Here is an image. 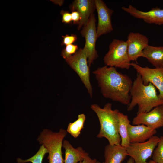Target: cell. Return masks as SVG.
I'll return each instance as SVG.
<instances>
[{
  "label": "cell",
  "instance_id": "obj_28",
  "mask_svg": "<svg viewBox=\"0 0 163 163\" xmlns=\"http://www.w3.org/2000/svg\"><path fill=\"white\" fill-rule=\"evenodd\" d=\"M126 163H135L134 159L130 157L129 159L127 161Z\"/></svg>",
  "mask_w": 163,
  "mask_h": 163
},
{
  "label": "cell",
  "instance_id": "obj_1",
  "mask_svg": "<svg viewBox=\"0 0 163 163\" xmlns=\"http://www.w3.org/2000/svg\"><path fill=\"white\" fill-rule=\"evenodd\" d=\"M103 96L106 98L128 105L133 82L128 75L118 72L116 68L107 66L92 72Z\"/></svg>",
  "mask_w": 163,
  "mask_h": 163
},
{
  "label": "cell",
  "instance_id": "obj_26",
  "mask_svg": "<svg viewBox=\"0 0 163 163\" xmlns=\"http://www.w3.org/2000/svg\"><path fill=\"white\" fill-rule=\"evenodd\" d=\"M71 14L73 24L78 25L81 19L80 14L77 11H73L71 13Z\"/></svg>",
  "mask_w": 163,
  "mask_h": 163
},
{
  "label": "cell",
  "instance_id": "obj_19",
  "mask_svg": "<svg viewBox=\"0 0 163 163\" xmlns=\"http://www.w3.org/2000/svg\"><path fill=\"white\" fill-rule=\"evenodd\" d=\"M118 118L119 133L121 140L120 145L126 148L130 143L128 130V126L130 122L127 115L120 112Z\"/></svg>",
  "mask_w": 163,
  "mask_h": 163
},
{
  "label": "cell",
  "instance_id": "obj_14",
  "mask_svg": "<svg viewBox=\"0 0 163 163\" xmlns=\"http://www.w3.org/2000/svg\"><path fill=\"white\" fill-rule=\"evenodd\" d=\"M72 11H77L81 19L77 29L79 30L88 22L96 9L95 0H75L69 6Z\"/></svg>",
  "mask_w": 163,
  "mask_h": 163
},
{
  "label": "cell",
  "instance_id": "obj_29",
  "mask_svg": "<svg viewBox=\"0 0 163 163\" xmlns=\"http://www.w3.org/2000/svg\"><path fill=\"white\" fill-rule=\"evenodd\" d=\"M146 163H157L155 161H153V160H151L149 161L148 162H147Z\"/></svg>",
  "mask_w": 163,
  "mask_h": 163
},
{
  "label": "cell",
  "instance_id": "obj_21",
  "mask_svg": "<svg viewBox=\"0 0 163 163\" xmlns=\"http://www.w3.org/2000/svg\"><path fill=\"white\" fill-rule=\"evenodd\" d=\"M47 153H48V151L46 148L43 145H42L36 153L30 158L26 160H22L18 158L17 161L18 163H25L27 162L42 163L43 158Z\"/></svg>",
  "mask_w": 163,
  "mask_h": 163
},
{
  "label": "cell",
  "instance_id": "obj_9",
  "mask_svg": "<svg viewBox=\"0 0 163 163\" xmlns=\"http://www.w3.org/2000/svg\"><path fill=\"white\" fill-rule=\"evenodd\" d=\"M131 66L140 75L145 85L151 83L158 89V96L163 100V68L143 67L133 62H131Z\"/></svg>",
  "mask_w": 163,
  "mask_h": 163
},
{
  "label": "cell",
  "instance_id": "obj_2",
  "mask_svg": "<svg viewBox=\"0 0 163 163\" xmlns=\"http://www.w3.org/2000/svg\"><path fill=\"white\" fill-rule=\"evenodd\" d=\"M130 95L131 101L127 109L129 111L137 105L138 113L148 112L155 107L163 105V100L157 94L156 88L151 83L145 85L138 73L133 82Z\"/></svg>",
  "mask_w": 163,
  "mask_h": 163
},
{
  "label": "cell",
  "instance_id": "obj_7",
  "mask_svg": "<svg viewBox=\"0 0 163 163\" xmlns=\"http://www.w3.org/2000/svg\"><path fill=\"white\" fill-rule=\"evenodd\" d=\"M160 137L154 136L147 141L141 143H130L126 148L127 155L132 158L135 163H146L158 145Z\"/></svg>",
  "mask_w": 163,
  "mask_h": 163
},
{
  "label": "cell",
  "instance_id": "obj_3",
  "mask_svg": "<svg viewBox=\"0 0 163 163\" xmlns=\"http://www.w3.org/2000/svg\"><path fill=\"white\" fill-rule=\"evenodd\" d=\"M112 104L107 103L103 108L94 104L91 105V108L95 113L98 118L100 129L97 137H104L111 145H119L121 143V138L119 133V110L112 108Z\"/></svg>",
  "mask_w": 163,
  "mask_h": 163
},
{
  "label": "cell",
  "instance_id": "obj_10",
  "mask_svg": "<svg viewBox=\"0 0 163 163\" xmlns=\"http://www.w3.org/2000/svg\"><path fill=\"white\" fill-rule=\"evenodd\" d=\"M133 125H144L154 129L163 127V105L157 106L148 112L137 114L132 122Z\"/></svg>",
  "mask_w": 163,
  "mask_h": 163
},
{
  "label": "cell",
  "instance_id": "obj_18",
  "mask_svg": "<svg viewBox=\"0 0 163 163\" xmlns=\"http://www.w3.org/2000/svg\"><path fill=\"white\" fill-rule=\"evenodd\" d=\"M142 57L156 68H163V46L148 45L143 50Z\"/></svg>",
  "mask_w": 163,
  "mask_h": 163
},
{
  "label": "cell",
  "instance_id": "obj_12",
  "mask_svg": "<svg viewBox=\"0 0 163 163\" xmlns=\"http://www.w3.org/2000/svg\"><path fill=\"white\" fill-rule=\"evenodd\" d=\"M126 41L128 56L130 61L136 62L139 58L142 57L143 50L149 45L148 38L138 32L130 33Z\"/></svg>",
  "mask_w": 163,
  "mask_h": 163
},
{
  "label": "cell",
  "instance_id": "obj_16",
  "mask_svg": "<svg viewBox=\"0 0 163 163\" xmlns=\"http://www.w3.org/2000/svg\"><path fill=\"white\" fill-rule=\"evenodd\" d=\"M127 155L126 148L119 145H107L104 150V163H121Z\"/></svg>",
  "mask_w": 163,
  "mask_h": 163
},
{
  "label": "cell",
  "instance_id": "obj_5",
  "mask_svg": "<svg viewBox=\"0 0 163 163\" xmlns=\"http://www.w3.org/2000/svg\"><path fill=\"white\" fill-rule=\"evenodd\" d=\"M103 61L106 66L129 69L131 66L126 41L114 39L109 45V50Z\"/></svg>",
  "mask_w": 163,
  "mask_h": 163
},
{
  "label": "cell",
  "instance_id": "obj_15",
  "mask_svg": "<svg viewBox=\"0 0 163 163\" xmlns=\"http://www.w3.org/2000/svg\"><path fill=\"white\" fill-rule=\"evenodd\" d=\"M128 130L130 143L144 142L156 133V129L143 124L134 125L129 124Z\"/></svg>",
  "mask_w": 163,
  "mask_h": 163
},
{
  "label": "cell",
  "instance_id": "obj_23",
  "mask_svg": "<svg viewBox=\"0 0 163 163\" xmlns=\"http://www.w3.org/2000/svg\"><path fill=\"white\" fill-rule=\"evenodd\" d=\"M76 44H71L66 46L61 52V55L65 59L74 54L78 50Z\"/></svg>",
  "mask_w": 163,
  "mask_h": 163
},
{
  "label": "cell",
  "instance_id": "obj_27",
  "mask_svg": "<svg viewBox=\"0 0 163 163\" xmlns=\"http://www.w3.org/2000/svg\"><path fill=\"white\" fill-rule=\"evenodd\" d=\"M97 161L96 159H93L88 156L82 161L79 162V163H96Z\"/></svg>",
  "mask_w": 163,
  "mask_h": 163
},
{
  "label": "cell",
  "instance_id": "obj_11",
  "mask_svg": "<svg viewBox=\"0 0 163 163\" xmlns=\"http://www.w3.org/2000/svg\"><path fill=\"white\" fill-rule=\"evenodd\" d=\"M98 22L97 27L98 38L102 35L111 32L113 30L111 17L113 11L108 8L102 0H95Z\"/></svg>",
  "mask_w": 163,
  "mask_h": 163
},
{
  "label": "cell",
  "instance_id": "obj_22",
  "mask_svg": "<svg viewBox=\"0 0 163 163\" xmlns=\"http://www.w3.org/2000/svg\"><path fill=\"white\" fill-rule=\"evenodd\" d=\"M152 160L157 163H163V135L160 140L152 155Z\"/></svg>",
  "mask_w": 163,
  "mask_h": 163
},
{
  "label": "cell",
  "instance_id": "obj_24",
  "mask_svg": "<svg viewBox=\"0 0 163 163\" xmlns=\"http://www.w3.org/2000/svg\"><path fill=\"white\" fill-rule=\"evenodd\" d=\"M63 39L62 45H67L72 44L75 42L77 39V36L74 34H72L71 35H66L65 36H62Z\"/></svg>",
  "mask_w": 163,
  "mask_h": 163
},
{
  "label": "cell",
  "instance_id": "obj_13",
  "mask_svg": "<svg viewBox=\"0 0 163 163\" xmlns=\"http://www.w3.org/2000/svg\"><path fill=\"white\" fill-rule=\"evenodd\" d=\"M121 8L132 16L141 19L146 23L158 25L163 24V8L156 7L152 8L148 11H144L129 5L128 7L123 6Z\"/></svg>",
  "mask_w": 163,
  "mask_h": 163
},
{
  "label": "cell",
  "instance_id": "obj_25",
  "mask_svg": "<svg viewBox=\"0 0 163 163\" xmlns=\"http://www.w3.org/2000/svg\"><path fill=\"white\" fill-rule=\"evenodd\" d=\"M60 13L62 15V21L63 23L69 24L72 21L71 13L63 10H62Z\"/></svg>",
  "mask_w": 163,
  "mask_h": 163
},
{
  "label": "cell",
  "instance_id": "obj_17",
  "mask_svg": "<svg viewBox=\"0 0 163 163\" xmlns=\"http://www.w3.org/2000/svg\"><path fill=\"white\" fill-rule=\"evenodd\" d=\"M62 147L65 149L64 163H77L82 161L89 155L82 147L75 148L66 140L63 141Z\"/></svg>",
  "mask_w": 163,
  "mask_h": 163
},
{
  "label": "cell",
  "instance_id": "obj_4",
  "mask_svg": "<svg viewBox=\"0 0 163 163\" xmlns=\"http://www.w3.org/2000/svg\"><path fill=\"white\" fill-rule=\"evenodd\" d=\"M67 132L62 129L58 132L45 129L38 137L37 140L40 144L43 145L47 150L49 163H64L62 148Z\"/></svg>",
  "mask_w": 163,
  "mask_h": 163
},
{
  "label": "cell",
  "instance_id": "obj_6",
  "mask_svg": "<svg viewBox=\"0 0 163 163\" xmlns=\"http://www.w3.org/2000/svg\"><path fill=\"white\" fill-rule=\"evenodd\" d=\"M88 59L87 54L83 49L80 48L65 60L77 74L91 97L93 90L90 81V72Z\"/></svg>",
  "mask_w": 163,
  "mask_h": 163
},
{
  "label": "cell",
  "instance_id": "obj_8",
  "mask_svg": "<svg viewBox=\"0 0 163 163\" xmlns=\"http://www.w3.org/2000/svg\"><path fill=\"white\" fill-rule=\"evenodd\" d=\"M96 21L93 14L90 16L87 24L82 28L80 32L81 35L85 39V44L83 49L87 54L89 67L98 56L95 47L97 39Z\"/></svg>",
  "mask_w": 163,
  "mask_h": 163
},
{
  "label": "cell",
  "instance_id": "obj_30",
  "mask_svg": "<svg viewBox=\"0 0 163 163\" xmlns=\"http://www.w3.org/2000/svg\"><path fill=\"white\" fill-rule=\"evenodd\" d=\"M96 163H101L99 161H97ZM102 163H104V162H103Z\"/></svg>",
  "mask_w": 163,
  "mask_h": 163
},
{
  "label": "cell",
  "instance_id": "obj_20",
  "mask_svg": "<svg viewBox=\"0 0 163 163\" xmlns=\"http://www.w3.org/2000/svg\"><path fill=\"white\" fill-rule=\"evenodd\" d=\"M86 120L85 115L82 113L79 114L76 120L68 124L66 131L74 138H77L84 128L85 122Z\"/></svg>",
  "mask_w": 163,
  "mask_h": 163
}]
</instances>
